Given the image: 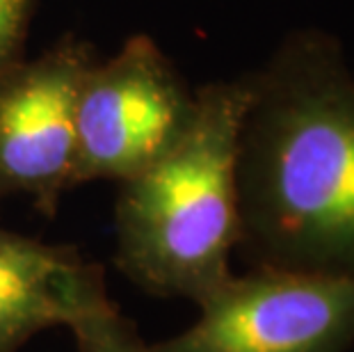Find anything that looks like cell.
Returning a JSON list of instances; mask_svg holds the SVG:
<instances>
[{
	"instance_id": "4",
	"label": "cell",
	"mask_w": 354,
	"mask_h": 352,
	"mask_svg": "<svg viewBox=\"0 0 354 352\" xmlns=\"http://www.w3.org/2000/svg\"><path fill=\"white\" fill-rule=\"evenodd\" d=\"M192 103L194 89L149 35L94 62L78 99L76 185L145 169L183 131Z\"/></svg>"
},
{
	"instance_id": "3",
	"label": "cell",
	"mask_w": 354,
	"mask_h": 352,
	"mask_svg": "<svg viewBox=\"0 0 354 352\" xmlns=\"http://www.w3.org/2000/svg\"><path fill=\"white\" fill-rule=\"evenodd\" d=\"M199 318L153 352H348L354 275L254 268L197 302Z\"/></svg>"
},
{
	"instance_id": "6",
	"label": "cell",
	"mask_w": 354,
	"mask_h": 352,
	"mask_svg": "<svg viewBox=\"0 0 354 352\" xmlns=\"http://www.w3.org/2000/svg\"><path fill=\"white\" fill-rule=\"evenodd\" d=\"M87 266L69 247L0 229V352H19L53 325H66Z\"/></svg>"
},
{
	"instance_id": "7",
	"label": "cell",
	"mask_w": 354,
	"mask_h": 352,
	"mask_svg": "<svg viewBox=\"0 0 354 352\" xmlns=\"http://www.w3.org/2000/svg\"><path fill=\"white\" fill-rule=\"evenodd\" d=\"M78 352H153L138 329L108 297L99 266H87L73 297L66 325Z\"/></svg>"
},
{
	"instance_id": "2",
	"label": "cell",
	"mask_w": 354,
	"mask_h": 352,
	"mask_svg": "<svg viewBox=\"0 0 354 352\" xmlns=\"http://www.w3.org/2000/svg\"><path fill=\"white\" fill-rule=\"evenodd\" d=\"M250 73L194 89L176 140L117 197V266L149 293L194 304L233 275L240 243L238 147Z\"/></svg>"
},
{
	"instance_id": "5",
	"label": "cell",
	"mask_w": 354,
	"mask_h": 352,
	"mask_svg": "<svg viewBox=\"0 0 354 352\" xmlns=\"http://www.w3.org/2000/svg\"><path fill=\"white\" fill-rule=\"evenodd\" d=\"M94 62L69 37L0 76V194H28L50 215L76 185L78 99Z\"/></svg>"
},
{
	"instance_id": "8",
	"label": "cell",
	"mask_w": 354,
	"mask_h": 352,
	"mask_svg": "<svg viewBox=\"0 0 354 352\" xmlns=\"http://www.w3.org/2000/svg\"><path fill=\"white\" fill-rule=\"evenodd\" d=\"M32 0H0V76L17 62Z\"/></svg>"
},
{
	"instance_id": "1",
	"label": "cell",
	"mask_w": 354,
	"mask_h": 352,
	"mask_svg": "<svg viewBox=\"0 0 354 352\" xmlns=\"http://www.w3.org/2000/svg\"><path fill=\"white\" fill-rule=\"evenodd\" d=\"M238 147V250L254 268L354 275V69L295 30L259 71Z\"/></svg>"
}]
</instances>
